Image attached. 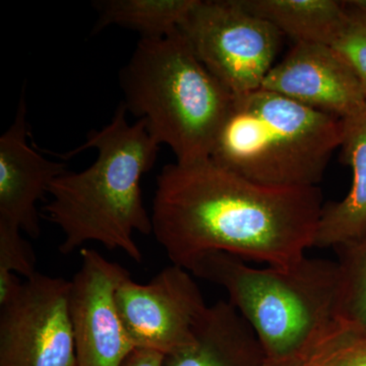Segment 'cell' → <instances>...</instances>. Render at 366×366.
<instances>
[{
	"label": "cell",
	"instance_id": "6da1fadb",
	"mask_svg": "<svg viewBox=\"0 0 366 366\" xmlns=\"http://www.w3.org/2000/svg\"><path fill=\"white\" fill-rule=\"evenodd\" d=\"M324 207L317 187H262L209 158L164 166L151 218L168 259L187 271L213 252L289 269L315 247Z\"/></svg>",
	"mask_w": 366,
	"mask_h": 366
},
{
	"label": "cell",
	"instance_id": "7a4b0ae2",
	"mask_svg": "<svg viewBox=\"0 0 366 366\" xmlns=\"http://www.w3.org/2000/svg\"><path fill=\"white\" fill-rule=\"evenodd\" d=\"M127 113L120 103L109 124L89 132L85 143L61 156L71 158L92 148L98 153L90 167L67 171L50 185L51 201L42 211L64 233L62 254L94 242L108 250H122L132 261H143L134 233L153 234V225L144 208L141 180L157 160L160 144L144 120L131 124Z\"/></svg>",
	"mask_w": 366,
	"mask_h": 366
},
{
	"label": "cell",
	"instance_id": "3957f363",
	"mask_svg": "<svg viewBox=\"0 0 366 366\" xmlns=\"http://www.w3.org/2000/svg\"><path fill=\"white\" fill-rule=\"evenodd\" d=\"M189 272L227 291L271 362L310 352L342 330L336 320L338 262L305 257L292 268L259 269L213 252Z\"/></svg>",
	"mask_w": 366,
	"mask_h": 366
},
{
	"label": "cell",
	"instance_id": "277c9868",
	"mask_svg": "<svg viewBox=\"0 0 366 366\" xmlns=\"http://www.w3.org/2000/svg\"><path fill=\"white\" fill-rule=\"evenodd\" d=\"M342 137L340 118L259 89L233 98L209 159L262 187H315Z\"/></svg>",
	"mask_w": 366,
	"mask_h": 366
},
{
	"label": "cell",
	"instance_id": "5b68a950",
	"mask_svg": "<svg viewBox=\"0 0 366 366\" xmlns=\"http://www.w3.org/2000/svg\"><path fill=\"white\" fill-rule=\"evenodd\" d=\"M127 113L146 122L177 162L206 160L233 96L199 61L179 31L139 39L119 71Z\"/></svg>",
	"mask_w": 366,
	"mask_h": 366
},
{
	"label": "cell",
	"instance_id": "8992f818",
	"mask_svg": "<svg viewBox=\"0 0 366 366\" xmlns=\"http://www.w3.org/2000/svg\"><path fill=\"white\" fill-rule=\"evenodd\" d=\"M178 31L233 97L262 88L276 64L282 36L242 0H197Z\"/></svg>",
	"mask_w": 366,
	"mask_h": 366
},
{
	"label": "cell",
	"instance_id": "52a82bcc",
	"mask_svg": "<svg viewBox=\"0 0 366 366\" xmlns=\"http://www.w3.org/2000/svg\"><path fill=\"white\" fill-rule=\"evenodd\" d=\"M118 314L134 348L171 355L192 345L208 305L187 269L167 267L149 283L127 274L115 292Z\"/></svg>",
	"mask_w": 366,
	"mask_h": 366
},
{
	"label": "cell",
	"instance_id": "ba28073f",
	"mask_svg": "<svg viewBox=\"0 0 366 366\" xmlns=\"http://www.w3.org/2000/svg\"><path fill=\"white\" fill-rule=\"evenodd\" d=\"M71 286L37 272L0 308V366H76Z\"/></svg>",
	"mask_w": 366,
	"mask_h": 366
},
{
	"label": "cell",
	"instance_id": "9c48e42d",
	"mask_svg": "<svg viewBox=\"0 0 366 366\" xmlns=\"http://www.w3.org/2000/svg\"><path fill=\"white\" fill-rule=\"evenodd\" d=\"M81 257L69 295L76 366H122L136 349L115 302L118 284L129 273L96 250L83 249Z\"/></svg>",
	"mask_w": 366,
	"mask_h": 366
},
{
	"label": "cell",
	"instance_id": "30bf717a",
	"mask_svg": "<svg viewBox=\"0 0 366 366\" xmlns=\"http://www.w3.org/2000/svg\"><path fill=\"white\" fill-rule=\"evenodd\" d=\"M261 89L340 119L366 104L357 74L330 45L296 43L269 71Z\"/></svg>",
	"mask_w": 366,
	"mask_h": 366
},
{
	"label": "cell",
	"instance_id": "8fae6325",
	"mask_svg": "<svg viewBox=\"0 0 366 366\" xmlns=\"http://www.w3.org/2000/svg\"><path fill=\"white\" fill-rule=\"evenodd\" d=\"M25 86L13 124L0 137V221L32 238L41 233L38 202L51 183L66 173V165L48 160L28 143Z\"/></svg>",
	"mask_w": 366,
	"mask_h": 366
},
{
	"label": "cell",
	"instance_id": "7c38bea8",
	"mask_svg": "<svg viewBox=\"0 0 366 366\" xmlns=\"http://www.w3.org/2000/svg\"><path fill=\"white\" fill-rule=\"evenodd\" d=\"M267 358L254 330L229 301L207 310L194 342L165 356L163 366H266Z\"/></svg>",
	"mask_w": 366,
	"mask_h": 366
},
{
	"label": "cell",
	"instance_id": "4fadbf2b",
	"mask_svg": "<svg viewBox=\"0 0 366 366\" xmlns=\"http://www.w3.org/2000/svg\"><path fill=\"white\" fill-rule=\"evenodd\" d=\"M342 157L352 170V184L340 202L322 209L315 247H343L366 231V104L342 119Z\"/></svg>",
	"mask_w": 366,
	"mask_h": 366
},
{
	"label": "cell",
	"instance_id": "5bb4252c",
	"mask_svg": "<svg viewBox=\"0 0 366 366\" xmlns=\"http://www.w3.org/2000/svg\"><path fill=\"white\" fill-rule=\"evenodd\" d=\"M250 13L296 43L333 46L343 29L345 1L335 0H242Z\"/></svg>",
	"mask_w": 366,
	"mask_h": 366
},
{
	"label": "cell",
	"instance_id": "9a60e30c",
	"mask_svg": "<svg viewBox=\"0 0 366 366\" xmlns=\"http://www.w3.org/2000/svg\"><path fill=\"white\" fill-rule=\"evenodd\" d=\"M197 0H95L98 14L93 34L109 26L136 31L141 39H156L177 32Z\"/></svg>",
	"mask_w": 366,
	"mask_h": 366
},
{
	"label": "cell",
	"instance_id": "2e32d148",
	"mask_svg": "<svg viewBox=\"0 0 366 366\" xmlns=\"http://www.w3.org/2000/svg\"><path fill=\"white\" fill-rule=\"evenodd\" d=\"M337 249L340 252L337 324L348 333L366 336V231Z\"/></svg>",
	"mask_w": 366,
	"mask_h": 366
},
{
	"label": "cell",
	"instance_id": "e0dca14e",
	"mask_svg": "<svg viewBox=\"0 0 366 366\" xmlns=\"http://www.w3.org/2000/svg\"><path fill=\"white\" fill-rule=\"evenodd\" d=\"M346 18L333 47L357 74L366 94V0L345 1Z\"/></svg>",
	"mask_w": 366,
	"mask_h": 366
},
{
	"label": "cell",
	"instance_id": "ac0fdd59",
	"mask_svg": "<svg viewBox=\"0 0 366 366\" xmlns=\"http://www.w3.org/2000/svg\"><path fill=\"white\" fill-rule=\"evenodd\" d=\"M20 229L0 221V271L20 274L26 279L37 273L36 255Z\"/></svg>",
	"mask_w": 366,
	"mask_h": 366
},
{
	"label": "cell",
	"instance_id": "d6986e66",
	"mask_svg": "<svg viewBox=\"0 0 366 366\" xmlns=\"http://www.w3.org/2000/svg\"><path fill=\"white\" fill-rule=\"evenodd\" d=\"M325 366H366V336L342 332L334 342Z\"/></svg>",
	"mask_w": 366,
	"mask_h": 366
},
{
	"label": "cell",
	"instance_id": "ffe728a7",
	"mask_svg": "<svg viewBox=\"0 0 366 366\" xmlns=\"http://www.w3.org/2000/svg\"><path fill=\"white\" fill-rule=\"evenodd\" d=\"M342 332L343 331L339 332L331 339L325 342L324 344L317 347L315 350L310 351V352L296 356V357L291 358V360L280 361V362H271V361L267 360L266 366H325L330 350H331L334 342L336 341Z\"/></svg>",
	"mask_w": 366,
	"mask_h": 366
},
{
	"label": "cell",
	"instance_id": "44dd1931",
	"mask_svg": "<svg viewBox=\"0 0 366 366\" xmlns=\"http://www.w3.org/2000/svg\"><path fill=\"white\" fill-rule=\"evenodd\" d=\"M24 283L16 273L0 271V308L13 302L23 289Z\"/></svg>",
	"mask_w": 366,
	"mask_h": 366
},
{
	"label": "cell",
	"instance_id": "7402d4cb",
	"mask_svg": "<svg viewBox=\"0 0 366 366\" xmlns=\"http://www.w3.org/2000/svg\"><path fill=\"white\" fill-rule=\"evenodd\" d=\"M165 355L149 349L136 348L122 366H163Z\"/></svg>",
	"mask_w": 366,
	"mask_h": 366
}]
</instances>
